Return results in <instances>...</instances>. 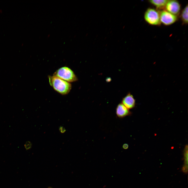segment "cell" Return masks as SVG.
Masks as SVG:
<instances>
[{
    "label": "cell",
    "instance_id": "52a82bcc",
    "mask_svg": "<svg viewBox=\"0 0 188 188\" xmlns=\"http://www.w3.org/2000/svg\"><path fill=\"white\" fill-rule=\"evenodd\" d=\"M116 114L118 117L122 118L131 115V112L122 103H120L116 107Z\"/></svg>",
    "mask_w": 188,
    "mask_h": 188
},
{
    "label": "cell",
    "instance_id": "6da1fadb",
    "mask_svg": "<svg viewBox=\"0 0 188 188\" xmlns=\"http://www.w3.org/2000/svg\"><path fill=\"white\" fill-rule=\"evenodd\" d=\"M50 85L57 92L62 95L68 94L71 90V85L69 83L54 75L48 76Z\"/></svg>",
    "mask_w": 188,
    "mask_h": 188
},
{
    "label": "cell",
    "instance_id": "ba28073f",
    "mask_svg": "<svg viewBox=\"0 0 188 188\" xmlns=\"http://www.w3.org/2000/svg\"><path fill=\"white\" fill-rule=\"evenodd\" d=\"M168 0H150L149 2L158 9L165 7Z\"/></svg>",
    "mask_w": 188,
    "mask_h": 188
},
{
    "label": "cell",
    "instance_id": "7a4b0ae2",
    "mask_svg": "<svg viewBox=\"0 0 188 188\" xmlns=\"http://www.w3.org/2000/svg\"><path fill=\"white\" fill-rule=\"evenodd\" d=\"M53 75L68 83L75 82L78 80L74 72L67 67L59 68L55 72Z\"/></svg>",
    "mask_w": 188,
    "mask_h": 188
},
{
    "label": "cell",
    "instance_id": "8992f818",
    "mask_svg": "<svg viewBox=\"0 0 188 188\" xmlns=\"http://www.w3.org/2000/svg\"><path fill=\"white\" fill-rule=\"evenodd\" d=\"M121 103L129 109H132L135 107L136 101L133 95L129 93L123 98Z\"/></svg>",
    "mask_w": 188,
    "mask_h": 188
},
{
    "label": "cell",
    "instance_id": "8fae6325",
    "mask_svg": "<svg viewBox=\"0 0 188 188\" xmlns=\"http://www.w3.org/2000/svg\"><path fill=\"white\" fill-rule=\"evenodd\" d=\"M25 148L27 150H28L31 149L32 146V144L31 142L29 141L26 142L24 145Z\"/></svg>",
    "mask_w": 188,
    "mask_h": 188
},
{
    "label": "cell",
    "instance_id": "30bf717a",
    "mask_svg": "<svg viewBox=\"0 0 188 188\" xmlns=\"http://www.w3.org/2000/svg\"><path fill=\"white\" fill-rule=\"evenodd\" d=\"M184 164L182 170L184 172L186 173L187 170L188 162V146L187 145L185 146L184 149Z\"/></svg>",
    "mask_w": 188,
    "mask_h": 188
},
{
    "label": "cell",
    "instance_id": "4fadbf2b",
    "mask_svg": "<svg viewBox=\"0 0 188 188\" xmlns=\"http://www.w3.org/2000/svg\"><path fill=\"white\" fill-rule=\"evenodd\" d=\"M128 147V146L127 144H125L123 145V148L125 149H127Z\"/></svg>",
    "mask_w": 188,
    "mask_h": 188
},
{
    "label": "cell",
    "instance_id": "277c9868",
    "mask_svg": "<svg viewBox=\"0 0 188 188\" xmlns=\"http://www.w3.org/2000/svg\"><path fill=\"white\" fill-rule=\"evenodd\" d=\"M161 23L166 26L171 25L177 20V16L173 14L166 10H163L160 12Z\"/></svg>",
    "mask_w": 188,
    "mask_h": 188
},
{
    "label": "cell",
    "instance_id": "7c38bea8",
    "mask_svg": "<svg viewBox=\"0 0 188 188\" xmlns=\"http://www.w3.org/2000/svg\"><path fill=\"white\" fill-rule=\"evenodd\" d=\"M59 130L61 133H64L66 131V129L63 126H60L59 127Z\"/></svg>",
    "mask_w": 188,
    "mask_h": 188
},
{
    "label": "cell",
    "instance_id": "9c48e42d",
    "mask_svg": "<svg viewBox=\"0 0 188 188\" xmlns=\"http://www.w3.org/2000/svg\"><path fill=\"white\" fill-rule=\"evenodd\" d=\"M181 18L183 23L186 24L188 23V4L184 7L181 11Z\"/></svg>",
    "mask_w": 188,
    "mask_h": 188
},
{
    "label": "cell",
    "instance_id": "5b68a950",
    "mask_svg": "<svg viewBox=\"0 0 188 188\" xmlns=\"http://www.w3.org/2000/svg\"><path fill=\"white\" fill-rule=\"evenodd\" d=\"M166 11L177 16L181 10V5L179 2L176 0H168L165 7Z\"/></svg>",
    "mask_w": 188,
    "mask_h": 188
},
{
    "label": "cell",
    "instance_id": "3957f363",
    "mask_svg": "<svg viewBox=\"0 0 188 188\" xmlns=\"http://www.w3.org/2000/svg\"><path fill=\"white\" fill-rule=\"evenodd\" d=\"M144 17L146 21L151 25L158 26L161 24L160 12L154 9H147L144 13Z\"/></svg>",
    "mask_w": 188,
    "mask_h": 188
}]
</instances>
